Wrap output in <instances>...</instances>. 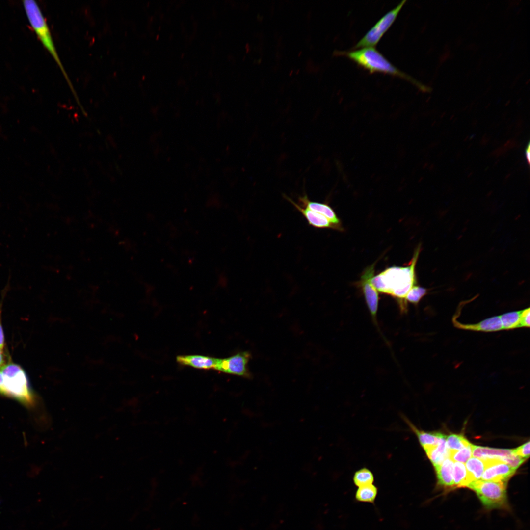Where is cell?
<instances>
[{
    "label": "cell",
    "instance_id": "6da1fadb",
    "mask_svg": "<svg viewBox=\"0 0 530 530\" xmlns=\"http://www.w3.org/2000/svg\"><path fill=\"white\" fill-rule=\"evenodd\" d=\"M420 252L419 246L408 266L388 268L371 280V284L378 292L390 295L397 300L402 313L407 311V304L404 300L406 295L416 285L415 270Z\"/></svg>",
    "mask_w": 530,
    "mask_h": 530
},
{
    "label": "cell",
    "instance_id": "7a4b0ae2",
    "mask_svg": "<svg viewBox=\"0 0 530 530\" xmlns=\"http://www.w3.org/2000/svg\"><path fill=\"white\" fill-rule=\"evenodd\" d=\"M338 53L348 58L370 73L378 72L398 77L410 82L423 91L428 90L427 87L393 65L375 48H363L354 51L339 52Z\"/></svg>",
    "mask_w": 530,
    "mask_h": 530
},
{
    "label": "cell",
    "instance_id": "3957f363",
    "mask_svg": "<svg viewBox=\"0 0 530 530\" xmlns=\"http://www.w3.org/2000/svg\"><path fill=\"white\" fill-rule=\"evenodd\" d=\"M23 5L29 23L43 47L52 56L61 71L78 104L80 103L75 90L60 59L46 20L36 1L23 0Z\"/></svg>",
    "mask_w": 530,
    "mask_h": 530
},
{
    "label": "cell",
    "instance_id": "277c9868",
    "mask_svg": "<svg viewBox=\"0 0 530 530\" xmlns=\"http://www.w3.org/2000/svg\"><path fill=\"white\" fill-rule=\"evenodd\" d=\"M0 371L3 377L2 395L11 397L27 407L34 406L36 398L23 369L10 363L0 368Z\"/></svg>",
    "mask_w": 530,
    "mask_h": 530
},
{
    "label": "cell",
    "instance_id": "5b68a950",
    "mask_svg": "<svg viewBox=\"0 0 530 530\" xmlns=\"http://www.w3.org/2000/svg\"><path fill=\"white\" fill-rule=\"evenodd\" d=\"M507 483L478 480L467 488L474 491L483 506L487 509L508 510L510 507L506 493Z\"/></svg>",
    "mask_w": 530,
    "mask_h": 530
},
{
    "label": "cell",
    "instance_id": "8992f818",
    "mask_svg": "<svg viewBox=\"0 0 530 530\" xmlns=\"http://www.w3.org/2000/svg\"><path fill=\"white\" fill-rule=\"evenodd\" d=\"M406 0L400 2L395 8L385 14L352 48H374L384 34L395 21Z\"/></svg>",
    "mask_w": 530,
    "mask_h": 530
},
{
    "label": "cell",
    "instance_id": "52a82bcc",
    "mask_svg": "<svg viewBox=\"0 0 530 530\" xmlns=\"http://www.w3.org/2000/svg\"><path fill=\"white\" fill-rule=\"evenodd\" d=\"M375 265V263H374L365 269L359 283L373 321L377 325V314L379 297L378 292L371 283V280L374 276Z\"/></svg>",
    "mask_w": 530,
    "mask_h": 530
},
{
    "label": "cell",
    "instance_id": "ba28073f",
    "mask_svg": "<svg viewBox=\"0 0 530 530\" xmlns=\"http://www.w3.org/2000/svg\"><path fill=\"white\" fill-rule=\"evenodd\" d=\"M251 357L249 352L243 351L228 358L218 359L215 369L226 373L251 378L247 367Z\"/></svg>",
    "mask_w": 530,
    "mask_h": 530
},
{
    "label": "cell",
    "instance_id": "9c48e42d",
    "mask_svg": "<svg viewBox=\"0 0 530 530\" xmlns=\"http://www.w3.org/2000/svg\"><path fill=\"white\" fill-rule=\"evenodd\" d=\"M484 460L485 462V468L481 476V480L507 483L508 479L515 472L516 470L500 460L494 459Z\"/></svg>",
    "mask_w": 530,
    "mask_h": 530
},
{
    "label": "cell",
    "instance_id": "30bf717a",
    "mask_svg": "<svg viewBox=\"0 0 530 530\" xmlns=\"http://www.w3.org/2000/svg\"><path fill=\"white\" fill-rule=\"evenodd\" d=\"M299 201L303 207L307 208L315 212L318 213L326 218L333 224L337 230H342L341 221L338 217L333 209L328 204L310 200L306 194L299 198Z\"/></svg>",
    "mask_w": 530,
    "mask_h": 530
},
{
    "label": "cell",
    "instance_id": "8fae6325",
    "mask_svg": "<svg viewBox=\"0 0 530 530\" xmlns=\"http://www.w3.org/2000/svg\"><path fill=\"white\" fill-rule=\"evenodd\" d=\"M285 199L291 203L307 220L309 225L316 228H331L337 229L329 220L323 215L315 212L307 208L300 206L292 199L284 196Z\"/></svg>",
    "mask_w": 530,
    "mask_h": 530
},
{
    "label": "cell",
    "instance_id": "7c38bea8",
    "mask_svg": "<svg viewBox=\"0 0 530 530\" xmlns=\"http://www.w3.org/2000/svg\"><path fill=\"white\" fill-rule=\"evenodd\" d=\"M176 360L182 365L189 366L199 369L209 370L215 369L218 358L200 355H187L178 356Z\"/></svg>",
    "mask_w": 530,
    "mask_h": 530
},
{
    "label": "cell",
    "instance_id": "4fadbf2b",
    "mask_svg": "<svg viewBox=\"0 0 530 530\" xmlns=\"http://www.w3.org/2000/svg\"><path fill=\"white\" fill-rule=\"evenodd\" d=\"M434 468L439 485L447 490L454 489L453 461L450 458H447L440 465Z\"/></svg>",
    "mask_w": 530,
    "mask_h": 530
},
{
    "label": "cell",
    "instance_id": "5bb4252c",
    "mask_svg": "<svg viewBox=\"0 0 530 530\" xmlns=\"http://www.w3.org/2000/svg\"><path fill=\"white\" fill-rule=\"evenodd\" d=\"M472 453L474 457L481 459H494L504 462L505 459L512 456V450L499 449L472 445Z\"/></svg>",
    "mask_w": 530,
    "mask_h": 530
},
{
    "label": "cell",
    "instance_id": "9a60e30c",
    "mask_svg": "<svg viewBox=\"0 0 530 530\" xmlns=\"http://www.w3.org/2000/svg\"><path fill=\"white\" fill-rule=\"evenodd\" d=\"M424 450L434 468L439 466L449 456V451L446 444V436L442 434L435 446Z\"/></svg>",
    "mask_w": 530,
    "mask_h": 530
},
{
    "label": "cell",
    "instance_id": "2e32d148",
    "mask_svg": "<svg viewBox=\"0 0 530 530\" xmlns=\"http://www.w3.org/2000/svg\"><path fill=\"white\" fill-rule=\"evenodd\" d=\"M456 325L465 329L483 332H494L503 330L500 316L489 318L475 324H462L457 323Z\"/></svg>",
    "mask_w": 530,
    "mask_h": 530
},
{
    "label": "cell",
    "instance_id": "e0dca14e",
    "mask_svg": "<svg viewBox=\"0 0 530 530\" xmlns=\"http://www.w3.org/2000/svg\"><path fill=\"white\" fill-rule=\"evenodd\" d=\"M485 468V462L484 459L473 457L466 461V468L470 481V484L480 479Z\"/></svg>",
    "mask_w": 530,
    "mask_h": 530
},
{
    "label": "cell",
    "instance_id": "ac0fdd59",
    "mask_svg": "<svg viewBox=\"0 0 530 530\" xmlns=\"http://www.w3.org/2000/svg\"><path fill=\"white\" fill-rule=\"evenodd\" d=\"M453 480L454 489L456 487H467L470 484L468 473L463 463L459 462L453 463Z\"/></svg>",
    "mask_w": 530,
    "mask_h": 530
},
{
    "label": "cell",
    "instance_id": "d6986e66",
    "mask_svg": "<svg viewBox=\"0 0 530 530\" xmlns=\"http://www.w3.org/2000/svg\"><path fill=\"white\" fill-rule=\"evenodd\" d=\"M377 494V487L372 484L358 487L355 494V498L359 502L373 504Z\"/></svg>",
    "mask_w": 530,
    "mask_h": 530
},
{
    "label": "cell",
    "instance_id": "ffe728a7",
    "mask_svg": "<svg viewBox=\"0 0 530 530\" xmlns=\"http://www.w3.org/2000/svg\"><path fill=\"white\" fill-rule=\"evenodd\" d=\"M521 311H512L500 316L503 330L520 327Z\"/></svg>",
    "mask_w": 530,
    "mask_h": 530
},
{
    "label": "cell",
    "instance_id": "44dd1931",
    "mask_svg": "<svg viewBox=\"0 0 530 530\" xmlns=\"http://www.w3.org/2000/svg\"><path fill=\"white\" fill-rule=\"evenodd\" d=\"M374 480L373 473L366 468H363L356 471L353 477V483L358 487L372 484Z\"/></svg>",
    "mask_w": 530,
    "mask_h": 530
},
{
    "label": "cell",
    "instance_id": "7402d4cb",
    "mask_svg": "<svg viewBox=\"0 0 530 530\" xmlns=\"http://www.w3.org/2000/svg\"><path fill=\"white\" fill-rule=\"evenodd\" d=\"M446 444L449 451H456L471 443L463 435L456 434L449 435L446 438Z\"/></svg>",
    "mask_w": 530,
    "mask_h": 530
},
{
    "label": "cell",
    "instance_id": "603a6c76",
    "mask_svg": "<svg viewBox=\"0 0 530 530\" xmlns=\"http://www.w3.org/2000/svg\"><path fill=\"white\" fill-rule=\"evenodd\" d=\"M427 293L426 288L416 285L408 292L405 297V302L407 304L409 302L417 305Z\"/></svg>",
    "mask_w": 530,
    "mask_h": 530
},
{
    "label": "cell",
    "instance_id": "cb8c5ba5",
    "mask_svg": "<svg viewBox=\"0 0 530 530\" xmlns=\"http://www.w3.org/2000/svg\"><path fill=\"white\" fill-rule=\"evenodd\" d=\"M472 444L464 447L456 451H449V456L453 461L465 463L471 457L472 454Z\"/></svg>",
    "mask_w": 530,
    "mask_h": 530
},
{
    "label": "cell",
    "instance_id": "d4e9b609",
    "mask_svg": "<svg viewBox=\"0 0 530 530\" xmlns=\"http://www.w3.org/2000/svg\"><path fill=\"white\" fill-rule=\"evenodd\" d=\"M512 453L524 459H527L530 455V441H528L516 449H513Z\"/></svg>",
    "mask_w": 530,
    "mask_h": 530
},
{
    "label": "cell",
    "instance_id": "484cf974",
    "mask_svg": "<svg viewBox=\"0 0 530 530\" xmlns=\"http://www.w3.org/2000/svg\"><path fill=\"white\" fill-rule=\"evenodd\" d=\"M530 316L529 308L521 311L520 327H529L530 326Z\"/></svg>",
    "mask_w": 530,
    "mask_h": 530
},
{
    "label": "cell",
    "instance_id": "4316f807",
    "mask_svg": "<svg viewBox=\"0 0 530 530\" xmlns=\"http://www.w3.org/2000/svg\"><path fill=\"white\" fill-rule=\"evenodd\" d=\"M4 346V337L3 332V329L1 323H0V348L1 350L3 349Z\"/></svg>",
    "mask_w": 530,
    "mask_h": 530
},
{
    "label": "cell",
    "instance_id": "83f0119b",
    "mask_svg": "<svg viewBox=\"0 0 530 530\" xmlns=\"http://www.w3.org/2000/svg\"><path fill=\"white\" fill-rule=\"evenodd\" d=\"M6 364L5 356L2 350L0 348V369Z\"/></svg>",
    "mask_w": 530,
    "mask_h": 530
},
{
    "label": "cell",
    "instance_id": "f1b7e54d",
    "mask_svg": "<svg viewBox=\"0 0 530 530\" xmlns=\"http://www.w3.org/2000/svg\"><path fill=\"white\" fill-rule=\"evenodd\" d=\"M530 143H529L528 144V146L526 148V150H525V154H526V159H527V160L529 164L530 163Z\"/></svg>",
    "mask_w": 530,
    "mask_h": 530
},
{
    "label": "cell",
    "instance_id": "f546056e",
    "mask_svg": "<svg viewBox=\"0 0 530 530\" xmlns=\"http://www.w3.org/2000/svg\"><path fill=\"white\" fill-rule=\"evenodd\" d=\"M2 385H3V377L1 372L0 371V394H2Z\"/></svg>",
    "mask_w": 530,
    "mask_h": 530
}]
</instances>
